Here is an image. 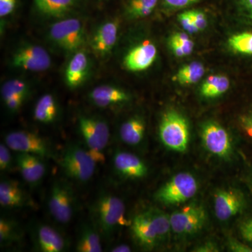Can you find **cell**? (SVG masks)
I'll list each match as a JSON object with an SVG mask.
<instances>
[{
	"mask_svg": "<svg viewBox=\"0 0 252 252\" xmlns=\"http://www.w3.org/2000/svg\"><path fill=\"white\" fill-rule=\"evenodd\" d=\"M190 16L193 18V22L197 26L199 31H203L207 26L206 16L202 11L198 10H190L189 11Z\"/></svg>",
	"mask_w": 252,
	"mask_h": 252,
	"instance_id": "e575fe53",
	"label": "cell"
},
{
	"mask_svg": "<svg viewBox=\"0 0 252 252\" xmlns=\"http://www.w3.org/2000/svg\"><path fill=\"white\" fill-rule=\"evenodd\" d=\"M78 127L88 149L103 152L110 137L108 124L104 119L81 115L78 119Z\"/></svg>",
	"mask_w": 252,
	"mask_h": 252,
	"instance_id": "ba28073f",
	"label": "cell"
},
{
	"mask_svg": "<svg viewBox=\"0 0 252 252\" xmlns=\"http://www.w3.org/2000/svg\"><path fill=\"white\" fill-rule=\"evenodd\" d=\"M48 207L56 221L61 224L69 223L75 210V198L71 187L64 182H56L50 190Z\"/></svg>",
	"mask_w": 252,
	"mask_h": 252,
	"instance_id": "52a82bcc",
	"label": "cell"
},
{
	"mask_svg": "<svg viewBox=\"0 0 252 252\" xmlns=\"http://www.w3.org/2000/svg\"><path fill=\"white\" fill-rule=\"evenodd\" d=\"M22 238V231L17 222L12 219L1 217L0 219V243L9 245L17 243Z\"/></svg>",
	"mask_w": 252,
	"mask_h": 252,
	"instance_id": "f1b7e54d",
	"label": "cell"
},
{
	"mask_svg": "<svg viewBox=\"0 0 252 252\" xmlns=\"http://www.w3.org/2000/svg\"><path fill=\"white\" fill-rule=\"evenodd\" d=\"M146 126L143 119L134 117L127 119L121 126L119 135L125 144L138 145L143 140L145 135Z\"/></svg>",
	"mask_w": 252,
	"mask_h": 252,
	"instance_id": "d4e9b609",
	"label": "cell"
},
{
	"mask_svg": "<svg viewBox=\"0 0 252 252\" xmlns=\"http://www.w3.org/2000/svg\"><path fill=\"white\" fill-rule=\"evenodd\" d=\"M159 136L162 144L167 148L176 152H185L189 140L187 119L177 111H167L160 121Z\"/></svg>",
	"mask_w": 252,
	"mask_h": 252,
	"instance_id": "5b68a950",
	"label": "cell"
},
{
	"mask_svg": "<svg viewBox=\"0 0 252 252\" xmlns=\"http://www.w3.org/2000/svg\"><path fill=\"white\" fill-rule=\"evenodd\" d=\"M11 149L5 143L0 144V170L1 172L9 171L12 167V157Z\"/></svg>",
	"mask_w": 252,
	"mask_h": 252,
	"instance_id": "d6a6232c",
	"label": "cell"
},
{
	"mask_svg": "<svg viewBox=\"0 0 252 252\" xmlns=\"http://www.w3.org/2000/svg\"><path fill=\"white\" fill-rule=\"evenodd\" d=\"M38 12L46 17L62 18L77 7L79 0H33Z\"/></svg>",
	"mask_w": 252,
	"mask_h": 252,
	"instance_id": "603a6c76",
	"label": "cell"
},
{
	"mask_svg": "<svg viewBox=\"0 0 252 252\" xmlns=\"http://www.w3.org/2000/svg\"><path fill=\"white\" fill-rule=\"evenodd\" d=\"M33 238L36 250L39 252H63L67 248L64 236L50 225L42 223L36 225Z\"/></svg>",
	"mask_w": 252,
	"mask_h": 252,
	"instance_id": "9a60e30c",
	"label": "cell"
},
{
	"mask_svg": "<svg viewBox=\"0 0 252 252\" xmlns=\"http://www.w3.org/2000/svg\"><path fill=\"white\" fill-rule=\"evenodd\" d=\"M205 74L202 63L193 62L182 68L176 74V80L182 85H191L198 82Z\"/></svg>",
	"mask_w": 252,
	"mask_h": 252,
	"instance_id": "f546056e",
	"label": "cell"
},
{
	"mask_svg": "<svg viewBox=\"0 0 252 252\" xmlns=\"http://www.w3.org/2000/svg\"><path fill=\"white\" fill-rule=\"evenodd\" d=\"M170 216L157 210L150 209L138 214L130 222V230L141 246L154 248L167 238L171 230Z\"/></svg>",
	"mask_w": 252,
	"mask_h": 252,
	"instance_id": "6da1fadb",
	"label": "cell"
},
{
	"mask_svg": "<svg viewBox=\"0 0 252 252\" xmlns=\"http://www.w3.org/2000/svg\"><path fill=\"white\" fill-rule=\"evenodd\" d=\"M240 232L244 240L252 245V217L240 224Z\"/></svg>",
	"mask_w": 252,
	"mask_h": 252,
	"instance_id": "74e56055",
	"label": "cell"
},
{
	"mask_svg": "<svg viewBox=\"0 0 252 252\" xmlns=\"http://www.w3.org/2000/svg\"><path fill=\"white\" fill-rule=\"evenodd\" d=\"M97 164L89 149L77 144L66 147L60 158V165L65 175L79 183H86L92 178Z\"/></svg>",
	"mask_w": 252,
	"mask_h": 252,
	"instance_id": "3957f363",
	"label": "cell"
},
{
	"mask_svg": "<svg viewBox=\"0 0 252 252\" xmlns=\"http://www.w3.org/2000/svg\"><path fill=\"white\" fill-rule=\"evenodd\" d=\"M18 0H0V16L6 17L12 14L16 9Z\"/></svg>",
	"mask_w": 252,
	"mask_h": 252,
	"instance_id": "8d00e7d4",
	"label": "cell"
},
{
	"mask_svg": "<svg viewBox=\"0 0 252 252\" xmlns=\"http://www.w3.org/2000/svg\"><path fill=\"white\" fill-rule=\"evenodd\" d=\"M179 22L183 29L187 32L195 33L199 32V30L197 26H195V23L193 22V18L190 16L189 11H185L178 16Z\"/></svg>",
	"mask_w": 252,
	"mask_h": 252,
	"instance_id": "836d02e7",
	"label": "cell"
},
{
	"mask_svg": "<svg viewBox=\"0 0 252 252\" xmlns=\"http://www.w3.org/2000/svg\"><path fill=\"white\" fill-rule=\"evenodd\" d=\"M230 88V80L223 75L207 77L200 88L202 95L207 98H215L224 94Z\"/></svg>",
	"mask_w": 252,
	"mask_h": 252,
	"instance_id": "4316f807",
	"label": "cell"
},
{
	"mask_svg": "<svg viewBox=\"0 0 252 252\" xmlns=\"http://www.w3.org/2000/svg\"><path fill=\"white\" fill-rule=\"evenodd\" d=\"M239 6L244 19L252 25V0H239Z\"/></svg>",
	"mask_w": 252,
	"mask_h": 252,
	"instance_id": "d590c367",
	"label": "cell"
},
{
	"mask_svg": "<svg viewBox=\"0 0 252 252\" xmlns=\"http://www.w3.org/2000/svg\"><path fill=\"white\" fill-rule=\"evenodd\" d=\"M158 0H128L125 14L130 19H140L149 16L157 7Z\"/></svg>",
	"mask_w": 252,
	"mask_h": 252,
	"instance_id": "83f0119b",
	"label": "cell"
},
{
	"mask_svg": "<svg viewBox=\"0 0 252 252\" xmlns=\"http://www.w3.org/2000/svg\"><path fill=\"white\" fill-rule=\"evenodd\" d=\"M169 46L177 57H185L191 54L194 43L185 32H177L169 39Z\"/></svg>",
	"mask_w": 252,
	"mask_h": 252,
	"instance_id": "4dcf8cb0",
	"label": "cell"
},
{
	"mask_svg": "<svg viewBox=\"0 0 252 252\" xmlns=\"http://www.w3.org/2000/svg\"><path fill=\"white\" fill-rule=\"evenodd\" d=\"M4 143L17 153L33 154L43 158L51 155V147L45 139L29 131L9 132L5 137Z\"/></svg>",
	"mask_w": 252,
	"mask_h": 252,
	"instance_id": "30bf717a",
	"label": "cell"
},
{
	"mask_svg": "<svg viewBox=\"0 0 252 252\" xmlns=\"http://www.w3.org/2000/svg\"><path fill=\"white\" fill-rule=\"evenodd\" d=\"M49 36L60 49L73 54L81 50L85 43V28L77 18H63L51 25Z\"/></svg>",
	"mask_w": 252,
	"mask_h": 252,
	"instance_id": "277c9868",
	"label": "cell"
},
{
	"mask_svg": "<svg viewBox=\"0 0 252 252\" xmlns=\"http://www.w3.org/2000/svg\"><path fill=\"white\" fill-rule=\"evenodd\" d=\"M229 245L230 248L234 252H252V248L239 243L238 241H235V240L230 241Z\"/></svg>",
	"mask_w": 252,
	"mask_h": 252,
	"instance_id": "60d3db41",
	"label": "cell"
},
{
	"mask_svg": "<svg viewBox=\"0 0 252 252\" xmlns=\"http://www.w3.org/2000/svg\"><path fill=\"white\" fill-rule=\"evenodd\" d=\"M43 158L33 154L18 153L16 165L23 180L31 185H36L44 178L46 173Z\"/></svg>",
	"mask_w": 252,
	"mask_h": 252,
	"instance_id": "ffe728a7",
	"label": "cell"
},
{
	"mask_svg": "<svg viewBox=\"0 0 252 252\" xmlns=\"http://www.w3.org/2000/svg\"><path fill=\"white\" fill-rule=\"evenodd\" d=\"M113 252H131V248L128 245H125V244H121V245H117L114 247V248L111 250Z\"/></svg>",
	"mask_w": 252,
	"mask_h": 252,
	"instance_id": "7bdbcfd3",
	"label": "cell"
},
{
	"mask_svg": "<svg viewBox=\"0 0 252 252\" xmlns=\"http://www.w3.org/2000/svg\"><path fill=\"white\" fill-rule=\"evenodd\" d=\"M240 124L249 137L252 138V109L241 117Z\"/></svg>",
	"mask_w": 252,
	"mask_h": 252,
	"instance_id": "ab89813d",
	"label": "cell"
},
{
	"mask_svg": "<svg viewBox=\"0 0 252 252\" xmlns=\"http://www.w3.org/2000/svg\"><path fill=\"white\" fill-rule=\"evenodd\" d=\"M217 247L215 246L214 244L212 243H206L205 245H202V246L199 247L197 248V250L195 252H217Z\"/></svg>",
	"mask_w": 252,
	"mask_h": 252,
	"instance_id": "b9f144b4",
	"label": "cell"
},
{
	"mask_svg": "<svg viewBox=\"0 0 252 252\" xmlns=\"http://www.w3.org/2000/svg\"><path fill=\"white\" fill-rule=\"evenodd\" d=\"M157 46L149 41L141 43L126 55L124 64L131 72L146 70L152 65L157 57Z\"/></svg>",
	"mask_w": 252,
	"mask_h": 252,
	"instance_id": "2e32d148",
	"label": "cell"
},
{
	"mask_svg": "<svg viewBox=\"0 0 252 252\" xmlns=\"http://www.w3.org/2000/svg\"><path fill=\"white\" fill-rule=\"evenodd\" d=\"M251 188H252V180H251Z\"/></svg>",
	"mask_w": 252,
	"mask_h": 252,
	"instance_id": "ee69618b",
	"label": "cell"
},
{
	"mask_svg": "<svg viewBox=\"0 0 252 252\" xmlns=\"http://www.w3.org/2000/svg\"><path fill=\"white\" fill-rule=\"evenodd\" d=\"M125 205L122 199L112 194H104L93 205V219L97 230L110 238L118 228L128 224L125 218Z\"/></svg>",
	"mask_w": 252,
	"mask_h": 252,
	"instance_id": "7a4b0ae2",
	"label": "cell"
},
{
	"mask_svg": "<svg viewBox=\"0 0 252 252\" xmlns=\"http://www.w3.org/2000/svg\"><path fill=\"white\" fill-rule=\"evenodd\" d=\"M59 115V105L53 94H47L38 99L33 111L36 122L49 124L54 123Z\"/></svg>",
	"mask_w": 252,
	"mask_h": 252,
	"instance_id": "cb8c5ba5",
	"label": "cell"
},
{
	"mask_svg": "<svg viewBox=\"0 0 252 252\" xmlns=\"http://www.w3.org/2000/svg\"><path fill=\"white\" fill-rule=\"evenodd\" d=\"M244 205L243 195L235 189L218 190L214 198L215 215L223 221L238 215L243 210Z\"/></svg>",
	"mask_w": 252,
	"mask_h": 252,
	"instance_id": "5bb4252c",
	"label": "cell"
},
{
	"mask_svg": "<svg viewBox=\"0 0 252 252\" xmlns=\"http://www.w3.org/2000/svg\"><path fill=\"white\" fill-rule=\"evenodd\" d=\"M76 250L79 252H102L98 230L89 225H84L78 238Z\"/></svg>",
	"mask_w": 252,
	"mask_h": 252,
	"instance_id": "484cf974",
	"label": "cell"
},
{
	"mask_svg": "<svg viewBox=\"0 0 252 252\" xmlns=\"http://www.w3.org/2000/svg\"><path fill=\"white\" fill-rule=\"evenodd\" d=\"M90 72V60L87 54L79 50L72 54L64 71V82L70 89H76L84 84Z\"/></svg>",
	"mask_w": 252,
	"mask_h": 252,
	"instance_id": "e0dca14e",
	"label": "cell"
},
{
	"mask_svg": "<svg viewBox=\"0 0 252 252\" xmlns=\"http://www.w3.org/2000/svg\"><path fill=\"white\" fill-rule=\"evenodd\" d=\"M228 46L236 54L252 56V32H243L230 36Z\"/></svg>",
	"mask_w": 252,
	"mask_h": 252,
	"instance_id": "1f68e13d",
	"label": "cell"
},
{
	"mask_svg": "<svg viewBox=\"0 0 252 252\" xmlns=\"http://www.w3.org/2000/svg\"><path fill=\"white\" fill-rule=\"evenodd\" d=\"M172 230L179 235H191L201 230L206 220L203 206L191 203L177 210L170 216Z\"/></svg>",
	"mask_w": 252,
	"mask_h": 252,
	"instance_id": "8fae6325",
	"label": "cell"
},
{
	"mask_svg": "<svg viewBox=\"0 0 252 252\" xmlns=\"http://www.w3.org/2000/svg\"><path fill=\"white\" fill-rule=\"evenodd\" d=\"M89 99L97 107L107 108L127 102L130 96L125 91L117 86L102 85L91 91Z\"/></svg>",
	"mask_w": 252,
	"mask_h": 252,
	"instance_id": "44dd1931",
	"label": "cell"
},
{
	"mask_svg": "<svg viewBox=\"0 0 252 252\" xmlns=\"http://www.w3.org/2000/svg\"><path fill=\"white\" fill-rule=\"evenodd\" d=\"M200 0H163L164 4L170 9H182L198 2Z\"/></svg>",
	"mask_w": 252,
	"mask_h": 252,
	"instance_id": "f35d334b",
	"label": "cell"
},
{
	"mask_svg": "<svg viewBox=\"0 0 252 252\" xmlns=\"http://www.w3.org/2000/svg\"><path fill=\"white\" fill-rule=\"evenodd\" d=\"M0 205L1 207L16 208L31 205V200L18 182L3 180L0 183Z\"/></svg>",
	"mask_w": 252,
	"mask_h": 252,
	"instance_id": "7402d4cb",
	"label": "cell"
},
{
	"mask_svg": "<svg viewBox=\"0 0 252 252\" xmlns=\"http://www.w3.org/2000/svg\"><path fill=\"white\" fill-rule=\"evenodd\" d=\"M119 31V23L117 19L102 23L91 38V47L94 54L101 58L109 56L117 43Z\"/></svg>",
	"mask_w": 252,
	"mask_h": 252,
	"instance_id": "4fadbf2b",
	"label": "cell"
},
{
	"mask_svg": "<svg viewBox=\"0 0 252 252\" xmlns=\"http://www.w3.org/2000/svg\"><path fill=\"white\" fill-rule=\"evenodd\" d=\"M205 149L220 158H228L232 152V144L227 131L216 122H208L203 126L201 132Z\"/></svg>",
	"mask_w": 252,
	"mask_h": 252,
	"instance_id": "7c38bea8",
	"label": "cell"
},
{
	"mask_svg": "<svg viewBox=\"0 0 252 252\" xmlns=\"http://www.w3.org/2000/svg\"><path fill=\"white\" fill-rule=\"evenodd\" d=\"M198 190V183L191 174L181 172L167 182L155 194L156 200L164 205L185 203L193 198Z\"/></svg>",
	"mask_w": 252,
	"mask_h": 252,
	"instance_id": "8992f818",
	"label": "cell"
},
{
	"mask_svg": "<svg viewBox=\"0 0 252 252\" xmlns=\"http://www.w3.org/2000/svg\"><path fill=\"white\" fill-rule=\"evenodd\" d=\"M29 93L28 83L21 79H10L1 86V98L10 112H18L22 107Z\"/></svg>",
	"mask_w": 252,
	"mask_h": 252,
	"instance_id": "d6986e66",
	"label": "cell"
},
{
	"mask_svg": "<svg viewBox=\"0 0 252 252\" xmlns=\"http://www.w3.org/2000/svg\"><path fill=\"white\" fill-rule=\"evenodd\" d=\"M11 64L30 72H44L51 65V56L46 49L35 44H26L16 49L11 56Z\"/></svg>",
	"mask_w": 252,
	"mask_h": 252,
	"instance_id": "9c48e42d",
	"label": "cell"
},
{
	"mask_svg": "<svg viewBox=\"0 0 252 252\" xmlns=\"http://www.w3.org/2000/svg\"><path fill=\"white\" fill-rule=\"evenodd\" d=\"M113 165L119 175L132 180L143 178L148 172L143 160L128 152H118L114 154Z\"/></svg>",
	"mask_w": 252,
	"mask_h": 252,
	"instance_id": "ac0fdd59",
	"label": "cell"
}]
</instances>
